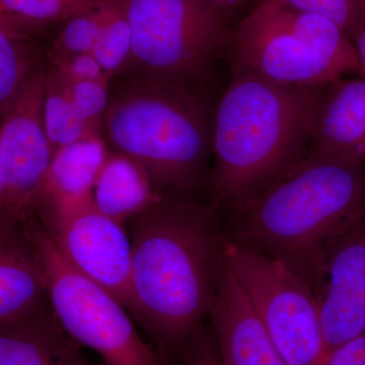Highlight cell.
I'll return each mask as SVG.
<instances>
[{"label":"cell","mask_w":365,"mask_h":365,"mask_svg":"<svg viewBox=\"0 0 365 365\" xmlns=\"http://www.w3.org/2000/svg\"><path fill=\"white\" fill-rule=\"evenodd\" d=\"M132 35L128 21L119 0L116 11L106 24L91 54L107 76L119 71L131 54Z\"/></svg>","instance_id":"cell-20"},{"label":"cell","mask_w":365,"mask_h":365,"mask_svg":"<svg viewBox=\"0 0 365 365\" xmlns=\"http://www.w3.org/2000/svg\"><path fill=\"white\" fill-rule=\"evenodd\" d=\"M312 289L327 351L365 333V211L328 242Z\"/></svg>","instance_id":"cell-11"},{"label":"cell","mask_w":365,"mask_h":365,"mask_svg":"<svg viewBox=\"0 0 365 365\" xmlns=\"http://www.w3.org/2000/svg\"><path fill=\"white\" fill-rule=\"evenodd\" d=\"M135 319L165 347L190 343L210 314L225 259L212 209L162 195L128 218Z\"/></svg>","instance_id":"cell-1"},{"label":"cell","mask_w":365,"mask_h":365,"mask_svg":"<svg viewBox=\"0 0 365 365\" xmlns=\"http://www.w3.org/2000/svg\"><path fill=\"white\" fill-rule=\"evenodd\" d=\"M6 222V194L4 175L0 165V223Z\"/></svg>","instance_id":"cell-31"},{"label":"cell","mask_w":365,"mask_h":365,"mask_svg":"<svg viewBox=\"0 0 365 365\" xmlns=\"http://www.w3.org/2000/svg\"><path fill=\"white\" fill-rule=\"evenodd\" d=\"M307 157L343 158L365 168V78L327 86Z\"/></svg>","instance_id":"cell-13"},{"label":"cell","mask_w":365,"mask_h":365,"mask_svg":"<svg viewBox=\"0 0 365 365\" xmlns=\"http://www.w3.org/2000/svg\"><path fill=\"white\" fill-rule=\"evenodd\" d=\"M319 365H365V333L327 352Z\"/></svg>","instance_id":"cell-27"},{"label":"cell","mask_w":365,"mask_h":365,"mask_svg":"<svg viewBox=\"0 0 365 365\" xmlns=\"http://www.w3.org/2000/svg\"><path fill=\"white\" fill-rule=\"evenodd\" d=\"M18 38L0 26V113L4 112L9 101L33 67L21 51Z\"/></svg>","instance_id":"cell-22"},{"label":"cell","mask_w":365,"mask_h":365,"mask_svg":"<svg viewBox=\"0 0 365 365\" xmlns=\"http://www.w3.org/2000/svg\"><path fill=\"white\" fill-rule=\"evenodd\" d=\"M81 348L50 302L29 316L0 323V365H100Z\"/></svg>","instance_id":"cell-14"},{"label":"cell","mask_w":365,"mask_h":365,"mask_svg":"<svg viewBox=\"0 0 365 365\" xmlns=\"http://www.w3.org/2000/svg\"><path fill=\"white\" fill-rule=\"evenodd\" d=\"M44 124L54 153L62 146L93 135L91 124L74 105L66 81L57 72L47 78Z\"/></svg>","instance_id":"cell-18"},{"label":"cell","mask_w":365,"mask_h":365,"mask_svg":"<svg viewBox=\"0 0 365 365\" xmlns=\"http://www.w3.org/2000/svg\"><path fill=\"white\" fill-rule=\"evenodd\" d=\"M48 73L33 67L2 112L0 165L6 194V220L35 217L44 196L54 150L46 133Z\"/></svg>","instance_id":"cell-9"},{"label":"cell","mask_w":365,"mask_h":365,"mask_svg":"<svg viewBox=\"0 0 365 365\" xmlns=\"http://www.w3.org/2000/svg\"><path fill=\"white\" fill-rule=\"evenodd\" d=\"M107 158L104 143L95 134L58 148L53 155L44 196L38 209L93 197L91 190Z\"/></svg>","instance_id":"cell-16"},{"label":"cell","mask_w":365,"mask_h":365,"mask_svg":"<svg viewBox=\"0 0 365 365\" xmlns=\"http://www.w3.org/2000/svg\"><path fill=\"white\" fill-rule=\"evenodd\" d=\"M326 90L232 74L213 122L211 186L217 204L239 207L306 160Z\"/></svg>","instance_id":"cell-2"},{"label":"cell","mask_w":365,"mask_h":365,"mask_svg":"<svg viewBox=\"0 0 365 365\" xmlns=\"http://www.w3.org/2000/svg\"><path fill=\"white\" fill-rule=\"evenodd\" d=\"M209 316L222 365H290L225 264Z\"/></svg>","instance_id":"cell-12"},{"label":"cell","mask_w":365,"mask_h":365,"mask_svg":"<svg viewBox=\"0 0 365 365\" xmlns=\"http://www.w3.org/2000/svg\"><path fill=\"white\" fill-rule=\"evenodd\" d=\"M88 1L97 2V1H100V0H88Z\"/></svg>","instance_id":"cell-32"},{"label":"cell","mask_w":365,"mask_h":365,"mask_svg":"<svg viewBox=\"0 0 365 365\" xmlns=\"http://www.w3.org/2000/svg\"><path fill=\"white\" fill-rule=\"evenodd\" d=\"M209 9L220 14L230 24L235 14L240 13L246 7L256 6L261 0H200Z\"/></svg>","instance_id":"cell-28"},{"label":"cell","mask_w":365,"mask_h":365,"mask_svg":"<svg viewBox=\"0 0 365 365\" xmlns=\"http://www.w3.org/2000/svg\"><path fill=\"white\" fill-rule=\"evenodd\" d=\"M188 365H222L215 334H209L202 327L190 341Z\"/></svg>","instance_id":"cell-26"},{"label":"cell","mask_w":365,"mask_h":365,"mask_svg":"<svg viewBox=\"0 0 365 365\" xmlns=\"http://www.w3.org/2000/svg\"><path fill=\"white\" fill-rule=\"evenodd\" d=\"M36 218L72 265L114 295L135 319L131 244L121 222L101 212L93 197L45 205Z\"/></svg>","instance_id":"cell-10"},{"label":"cell","mask_w":365,"mask_h":365,"mask_svg":"<svg viewBox=\"0 0 365 365\" xmlns=\"http://www.w3.org/2000/svg\"><path fill=\"white\" fill-rule=\"evenodd\" d=\"M223 259L288 364H321L328 351L309 283L282 262L225 237Z\"/></svg>","instance_id":"cell-8"},{"label":"cell","mask_w":365,"mask_h":365,"mask_svg":"<svg viewBox=\"0 0 365 365\" xmlns=\"http://www.w3.org/2000/svg\"><path fill=\"white\" fill-rule=\"evenodd\" d=\"M98 2L88 0H0V7L20 25L21 21L33 23L67 21L88 11Z\"/></svg>","instance_id":"cell-21"},{"label":"cell","mask_w":365,"mask_h":365,"mask_svg":"<svg viewBox=\"0 0 365 365\" xmlns=\"http://www.w3.org/2000/svg\"><path fill=\"white\" fill-rule=\"evenodd\" d=\"M353 43H354L360 64H361L362 68L365 71V21L357 35L355 36L354 39H353Z\"/></svg>","instance_id":"cell-30"},{"label":"cell","mask_w":365,"mask_h":365,"mask_svg":"<svg viewBox=\"0 0 365 365\" xmlns=\"http://www.w3.org/2000/svg\"><path fill=\"white\" fill-rule=\"evenodd\" d=\"M131 29L126 64L138 78L202 88L225 51L230 26L200 0H120Z\"/></svg>","instance_id":"cell-6"},{"label":"cell","mask_w":365,"mask_h":365,"mask_svg":"<svg viewBox=\"0 0 365 365\" xmlns=\"http://www.w3.org/2000/svg\"><path fill=\"white\" fill-rule=\"evenodd\" d=\"M225 51L232 74L294 86L365 78L354 43L332 21L282 0H261L232 28Z\"/></svg>","instance_id":"cell-5"},{"label":"cell","mask_w":365,"mask_h":365,"mask_svg":"<svg viewBox=\"0 0 365 365\" xmlns=\"http://www.w3.org/2000/svg\"><path fill=\"white\" fill-rule=\"evenodd\" d=\"M58 66L57 72L66 81H107V74L91 53L76 55Z\"/></svg>","instance_id":"cell-25"},{"label":"cell","mask_w":365,"mask_h":365,"mask_svg":"<svg viewBox=\"0 0 365 365\" xmlns=\"http://www.w3.org/2000/svg\"><path fill=\"white\" fill-rule=\"evenodd\" d=\"M240 212L234 240L282 262L313 287L327 245L365 211V168L307 157Z\"/></svg>","instance_id":"cell-3"},{"label":"cell","mask_w":365,"mask_h":365,"mask_svg":"<svg viewBox=\"0 0 365 365\" xmlns=\"http://www.w3.org/2000/svg\"><path fill=\"white\" fill-rule=\"evenodd\" d=\"M42 266L21 222L0 223V323L49 304Z\"/></svg>","instance_id":"cell-15"},{"label":"cell","mask_w":365,"mask_h":365,"mask_svg":"<svg viewBox=\"0 0 365 365\" xmlns=\"http://www.w3.org/2000/svg\"><path fill=\"white\" fill-rule=\"evenodd\" d=\"M288 6L324 16L349 35L352 41L365 21V0H282Z\"/></svg>","instance_id":"cell-23"},{"label":"cell","mask_w":365,"mask_h":365,"mask_svg":"<svg viewBox=\"0 0 365 365\" xmlns=\"http://www.w3.org/2000/svg\"><path fill=\"white\" fill-rule=\"evenodd\" d=\"M162 195L137 163L118 153L106 160L93 186V201L101 212L122 223Z\"/></svg>","instance_id":"cell-17"},{"label":"cell","mask_w":365,"mask_h":365,"mask_svg":"<svg viewBox=\"0 0 365 365\" xmlns=\"http://www.w3.org/2000/svg\"><path fill=\"white\" fill-rule=\"evenodd\" d=\"M118 6L119 0H101L88 11L68 19L53 48L52 58L57 66L76 55L91 53Z\"/></svg>","instance_id":"cell-19"},{"label":"cell","mask_w":365,"mask_h":365,"mask_svg":"<svg viewBox=\"0 0 365 365\" xmlns=\"http://www.w3.org/2000/svg\"><path fill=\"white\" fill-rule=\"evenodd\" d=\"M215 107L202 88L148 78L120 86L106 110L108 139L163 195L186 196L212 153Z\"/></svg>","instance_id":"cell-4"},{"label":"cell","mask_w":365,"mask_h":365,"mask_svg":"<svg viewBox=\"0 0 365 365\" xmlns=\"http://www.w3.org/2000/svg\"><path fill=\"white\" fill-rule=\"evenodd\" d=\"M21 225L42 266L53 312L72 339L104 365H158L121 302L74 267L37 218Z\"/></svg>","instance_id":"cell-7"},{"label":"cell","mask_w":365,"mask_h":365,"mask_svg":"<svg viewBox=\"0 0 365 365\" xmlns=\"http://www.w3.org/2000/svg\"><path fill=\"white\" fill-rule=\"evenodd\" d=\"M0 26H1L4 30H6L7 32L11 33L14 37L18 38V39H23V34L21 33L20 29H19L20 25H19L16 21H14L11 16H7V14L2 11L1 7H0Z\"/></svg>","instance_id":"cell-29"},{"label":"cell","mask_w":365,"mask_h":365,"mask_svg":"<svg viewBox=\"0 0 365 365\" xmlns=\"http://www.w3.org/2000/svg\"><path fill=\"white\" fill-rule=\"evenodd\" d=\"M63 79L66 81L74 105L78 107L81 115L91 124H93V122H96V119L107 110L108 105H109L110 98L107 81H69L66 78Z\"/></svg>","instance_id":"cell-24"}]
</instances>
